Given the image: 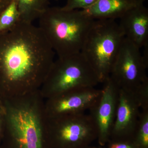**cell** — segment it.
<instances>
[{"label":"cell","instance_id":"6da1fadb","mask_svg":"<svg viewBox=\"0 0 148 148\" xmlns=\"http://www.w3.org/2000/svg\"><path fill=\"white\" fill-rule=\"evenodd\" d=\"M55 52L38 27L20 21L0 34V99L39 90Z\"/></svg>","mask_w":148,"mask_h":148},{"label":"cell","instance_id":"7a4b0ae2","mask_svg":"<svg viewBox=\"0 0 148 148\" xmlns=\"http://www.w3.org/2000/svg\"><path fill=\"white\" fill-rule=\"evenodd\" d=\"M45 101L40 89L22 96L0 99L4 119L0 148H51Z\"/></svg>","mask_w":148,"mask_h":148},{"label":"cell","instance_id":"3957f363","mask_svg":"<svg viewBox=\"0 0 148 148\" xmlns=\"http://www.w3.org/2000/svg\"><path fill=\"white\" fill-rule=\"evenodd\" d=\"M39 28L58 57L81 51L94 20L82 10L48 8L38 18Z\"/></svg>","mask_w":148,"mask_h":148},{"label":"cell","instance_id":"277c9868","mask_svg":"<svg viewBox=\"0 0 148 148\" xmlns=\"http://www.w3.org/2000/svg\"><path fill=\"white\" fill-rule=\"evenodd\" d=\"M124 38L115 20H96L92 23L81 52L92 66L100 83L110 77Z\"/></svg>","mask_w":148,"mask_h":148},{"label":"cell","instance_id":"5b68a950","mask_svg":"<svg viewBox=\"0 0 148 148\" xmlns=\"http://www.w3.org/2000/svg\"><path fill=\"white\" fill-rule=\"evenodd\" d=\"M100 83L92 66L79 52L54 61L40 91L46 100L74 89L95 87Z\"/></svg>","mask_w":148,"mask_h":148},{"label":"cell","instance_id":"8992f818","mask_svg":"<svg viewBox=\"0 0 148 148\" xmlns=\"http://www.w3.org/2000/svg\"><path fill=\"white\" fill-rule=\"evenodd\" d=\"M46 128L51 148H84L98 138L93 120L85 113L46 117Z\"/></svg>","mask_w":148,"mask_h":148},{"label":"cell","instance_id":"52a82bcc","mask_svg":"<svg viewBox=\"0 0 148 148\" xmlns=\"http://www.w3.org/2000/svg\"><path fill=\"white\" fill-rule=\"evenodd\" d=\"M140 49L124 38L110 75L119 89L134 91L148 80V59L143 56Z\"/></svg>","mask_w":148,"mask_h":148},{"label":"cell","instance_id":"ba28073f","mask_svg":"<svg viewBox=\"0 0 148 148\" xmlns=\"http://www.w3.org/2000/svg\"><path fill=\"white\" fill-rule=\"evenodd\" d=\"M103 83L100 98L89 110L97 128L98 144L102 147L106 146L110 140L116 116L119 90L110 77Z\"/></svg>","mask_w":148,"mask_h":148},{"label":"cell","instance_id":"9c48e42d","mask_svg":"<svg viewBox=\"0 0 148 148\" xmlns=\"http://www.w3.org/2000/svg\"><path fill=\"white\" fill-rule=\"evenodd\" d=\"M102 90L95 87L77 88L46 99L45 112L47 117L83 113L94 106Z\"/></svg>","mask_w":148,"mask_h":148},{"label":"cell","instance_id":"30bf717a","mask_svg":"<svg viewBox=\"0 0 148 148\" xmlns=\"http://www.w3.org/2000/svg\"><path fill=\"white\" fill-rule=\"evenodd\" d=\"M140 111L141 106L134 92L119 89L116 116L109 141L133 140Z\"/></svg>","mask_w":148,"mask_h":148},{"label":"cell","instance_id":"8fae6325","mask_svg":"<svg viewBox=\"0 0 148 148\" xmlns=\"http://www.w3.org/2000/svg\"><path fill=\"white\" fill-rule=\"evenodd\" d=\"M118 24L125 38L140 49L148 46V9L144 3L127 11Z\"/></svg>","mask_w":148,"mask_h":148},{"label":"cell","instance_id":"7c38bea8","mask_svg":"<svg viewBox=\"0 0 148 148\" xmlns=\"http://www.w3.org/2000/svg\"><path fill=\"white\" fill-rule=\"evenodd\" d=\"M139 4L142 3L134 0H98L90 7L82 10L93 20H116Z\"/></svg>","mask_w":148,"mask_h":148},{"label":"cell","instance_id":"4fadbf2b","mask_svg":"<svg viewBox=\"0 0 148 148\" xmlns=\"http://www.w3.org/2000/svg\"><path fill=\"white\" fill-rule=\"evenodd\" d=\"M21 21L33 23L49 7V0H16Z\"/></svg>","mask_w":148,"mask_h":148},{"label":"cell","instance_id":"5bb4252c","mask_svg":"<svg viewBox=\"0 0 148 148\" xmlns=\"http://www.w3.org/2000/svg\"><path fill=\"white\" fill-rule=\"evenodd\" d=\"M16 0H12L0 15V34L7 32L21 21Z\"/></svg>","mask_w":148,"mask_h":148},{"label":"cell","instance_id":"9a60e30c","mask_svg":"<svg viewBox=\"0 0 148 148\" xmlns=\"http://www.w3.org/2000/svg\"><path fill=\"white\" fill-rule=\"evenodd\" d=\"M133 141L137 148H148V109L141 110Z\"/></svg>","mask_w":148,"mask_h":148},{"label":"cell","instance_id":"2e32d148","mask_svg":"<svg viewBox=\"0 0 148 148\" xmlns=\"http://www.w3.org/2000/svg\"><path fill=\"white\" fill-rule=\"evenodd\" d=\"M98 0H67L62 8L66 10H83L90 7Z\"/></svg>","mask_w":148,"mask_h":148},{"label":"cell","instance_id":"e0dca14e","mask_svg":"<svg viewBox=\"0 0 148 148\" xmlns=\"http://www.w3.org/2000/svg\"><path fill=\"white\" fill-rule=\"evenodd\" d=\"M132 92L135 93L140 103L141 110L148 109V80Z\"/></svg>","mask_w":148,"mask_h":148},{"label":"cell","instance_id":"ac0fdd59","mask_svg":"<svg viewBox=\"0 0 148 148\" xmlns=\"http://www.w3.org/2000/svg\"><path fill=\"white\" fill-rule=\"evenodd\" d=\"M106 146L107 148H137L133 140L117 141L110 140Z\"/></svg>","mask_w":148,"mask_h":148},{"label":"cell","instance_id":"d6986e66","mask_svg":"<svg viewBox=\"0 0 148 148\" xmlns=\"http://www.w3.org/2000/svg\"><path fill=\"white\" fill-rule=\"evenodd\" d=\"M3 126V115L2 111L0 107V145H1V141L2 138Z\"/></svg>","mask_w":148,"mask_h":148},{"label":"cell","instance_id":"ffe728a7","mask_svg":"<svg viewBox=\"0 0 148 148\" xmlns=\"http://www.w3.org/2000/svg\"><path fill=\"white\" fill-rule=\"evenodd\" d=\"M11 1L12 0H0V15L9 4Z\"/></svg>","mask_w":148,"mask_h":148},{"label":"cell","instance_id":"44dd1931","mask_svg":"<svg viewBox=\"0 0 148 148\" xmlns=\"http://www.w3.org/2000/svg\"><path fill=\"white\" fill-rule=\"evenodd\" d=\"M134 1L138 3H144V2L146 0H134Z\"/></svg>","mask_w":148,"mask_h":148},{"label":"cell","instance_id":"7402d4cb","mask_svg":"<svg viewBox=\"0 0 148 148\" xmlns=\"http://www.w3.org/2000/svg\"><path fill=\"white\" fill-rule=\"evenodd\" d=\"M84 148H98L96 147H93V146H91L90 145H89V146H88V147H86Z\"/></svg>","mask_w":148,"mask_h":148},{"label":"cell","instance_id":"603a6c76","mask_svg":"<svg viewBox=\"0 0 148 148\" xmlns=\"http://www.w3.org/2000/svg\"><path fill=\"white\" fill-rule=\"evenodd\" d=\"M98 148H107L106 147H105V146H104V147H102V146H100L98 147Z\"/></svg>","mask_w":148,"mask_h":148},{"label":"cell","instance_id":"cb8c5ba5","mask_svg":"<svg viewBox=\"0 0 148 148\" xmlns=\"http://www.w3.org/2000/svg\"><path fill=\"white\" fill-rule=\"evenodd\" d=\"M56 1H58V0H56Z\"/></svg>","mask_w":148,"mask_h":148}]
</instances>
